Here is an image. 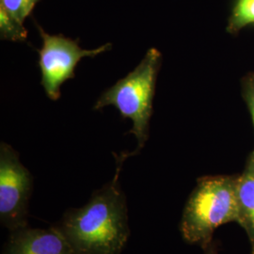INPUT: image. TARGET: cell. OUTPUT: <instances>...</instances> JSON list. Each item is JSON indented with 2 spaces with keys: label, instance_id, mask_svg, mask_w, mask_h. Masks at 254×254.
<instances>
[{
  "label": "cell",
  "instance_id": "obj_1",
  "mask_svg": "<svg viewBox=\"0 0 254 254\" xmlns=\"http://www.w3.org/2000/svg\"><path fill=\"white\" fill-rule=\"evenodd\" d=\"M131 153L116 155V173L111 181L94 191L80 208L68 209L54 224L73 254H120L130 236L127 197L119 176Z\"/></svg>",
  "mask_w": 254,
  "mask_h": 254
},
{
  "label": "cell",
  "instance_id": "obj_2",
  "mask_svg": "<svg viewBox=\"0 0 254 254\" xmlns=\"http://www.w3.org/2000/svg\"><path fill=\"white\" fill-rule=\"evenodd\" d=\"M161 60V53L156 48L149 49L140 64L105 91L94 106L95 110L114 106L123 118L133 122L129 133L136 136L138 144L131 155L138 154L149 137V123L153 114L156 77Z\"/></svg>",
  "mask_w": 254,
  "mask_h": 254
},
{
  "label": "cell",
  "instance_id": "obj_3",
  "mask_svg": "<svg viewBox=\"0 0 254 254\" xmlns=\"http://www.w3.org/2000/svg\"><path fill=\"white\" fill-rule=\"evenodd\" d=\"M241 220L236 180L214 176L201 178L184 210L181 232L190 243L205 244L217 228Z\"/></svg>",
  "mask_w": 254,
  "mask_h": 254
},
{
  "label": "cell",
  "instance_id": "obj_4",
  "mask_svg": "<svg viewBox=\"0 0 254 254\" xmlns=\"http://www.w3.org/2000/svg\"><path fill=\"white\" fill-rule=\"evenodd\" d=\"M35 25L43 40V46L39 50L41 84L51 100L60 99L62 85L74 77V69L83 58H93L111 48V44H106L96 49L85 50L76 41L64 35H50L36 22Z\"/></svg>",
  "mask_w": 254,
  "mask_h": 254
},
{
  "label": "cell",
  "instance_id": "obj_5",
  "mask_svg": "<svg viewBox=\"0 0 254 254\" xmlns=\"http://www.w3.org/2000/svg\"><path fill=\"white\" fill-rule=\"evenodd\" d=\"M33 179L7 143L0 146V221L9 231L27 227Z\"/></svg>",
  "mask_w": 254,
  "mask_h": 254
},
{
  "label": "cell",
  "instance_id": "obj_6",
  "mask_svg": "<svg viewBox=\"0 0 254 254\" xmlns=\"http://www.w3.org/2000/svg\"><path fill=\"white\" fill-rule=\"evenodd\" d=\"M2 254H73L63 236L54 228H19L11 231Z\"/></svg>",
  "mask_w": 254,
  "mask_h": 254
},
{
  "label": "cell",
  "instance_id": "obj_7",
  "mask_svg": "<svg viewBox=\"0 0 254 254\" xmlns=\"http://www.w3.org/2000/svg\"><path fill=\"white\" fill-rule=\"evenodd\" d=\"M236 189L240 205V223L245 224L254 239V175L246 171L236 179Z\"/></svg>",
  "mask_w": 254,
  "mask_h": 254
},
{
  "label": "cell",
  "instance_id": "obj_8",
  "mask_svg": "<svg viewBox=\"0 0 254 254\" xmlns=\"http://www.w3.org/2000/svg\"><path fill=\"white\" fill-rule=\"evenodd\" d=\"M250 26H254V0H236L228 19V32L235 34Z\"/></svg>",
  "mask_w": 254,
  "mask_h": 254
},
{
  "label": "cell",
  "instance_id": "obj_9",
  "mask_svg": "<svg viewBox=\"0 0 254 254\" xmlns=\"http://www.w3.org/2000/svg\"><path fill=\"white\" fill-rule=\"evenodd\" d=\"M0 36L2 40L11 42H25L27 30L24 25L12 18L5 10L0 8Z\"/></svg>",
  "mask_w": 254,
  "mask_h": 254
},
{
  "label": "cell",
  "instance_id": "obj_10",
  "mask_svg": "<svg viewBox=\"0 0 254 254\" xmlns=\"http://www.w3.org/2000/svg\"><path fill=\"white\" fill-rule=\"evenodd\" d=\"M40 0H0V8L12 18L24 24V21L32 12Z\"/></svg>",
  "mask_w": 254,
  "mask_h": 254
},
{
  "label": "cell",
  "instance_id": "obj_11",
  "mask_svg": "<svg viewBox=\"0 0 254 254\" xmlns=\"http://www.w3.org/2000/svg\"><path fill=\"white\" fill-rule=\"evenodd\" d=\"M243 95L254 127V73L249 74L243 81Z\"/></svg>",
  "mask_w": 254,
  "mask_h": 254
},
{
  "label": "cell",
  "instance_id": "obj_12",
  "mask_svg": "<svg viewBox=\"0 0 254 254\" xmlns=\"http://www.w3.org/2000/svg\"><path fill=\"white\" fill-rule=\"evenodd\" d=\"M247 172H249L250 173H252L253 175H254V154H253L251 160H250V163L248 166V169H247Z\"/></svg>",
  "mask_w": 254,
  "mask_h": 254
},
{
  "label": "cell",
  "instance_id": "obj_13",
  "mask_svg": "<svg viewBox=\"0 0 254 254\" xmlns=\"http://www.w3.org/2000/svg\"><path fill=\"white\" fill-rule=\"evenodd\" d=\"M207 254H215V253H214V252H213V251H210V252H208V253H207Z\"/></svg>",
  "mask_w": 254,
  "mask_h": 254
}]
</instances>
